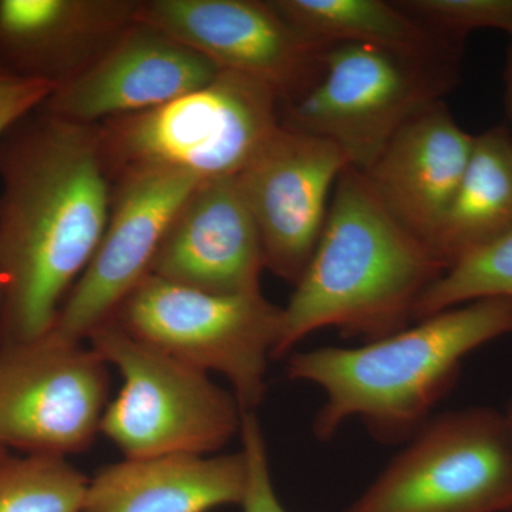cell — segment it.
<instances>
[{
  "instance_id": "21",
  "label": "cell",
  "mask_w": 512,
  "mask_h": 512,
  "mask_svg": "<svg viewBox=\"0 0 512 512\" xmlns=\"http://www.w3.org/2000/svg\"><path fill=\"white\" fill-rule=\"evenodd\" d=\"M484 298L512 299V232L447 269L421 295L414 320Z\"/></svg>"
},
{
  "instance_id": "10",
  "label": "cell",
  "mask_w": 512,
  "mask_h": 512,
  "mask_svg": "<svg viewBox=\"0 0 512 512\" xmlns=\"http://www.w3.org/2000/svg\"><path fill=\"white\" fill-rule=\"evenodd\" d=\"M119 177L99 247L67 295L52 329L70 342L82 343L113 319L151 274L175 215L201 184L191 175L165 170L127 171Z\"/></svg>"
},
{
  "instance_id": "26",
  "label": "cell",
  "mask_w": 512,
  "mask_h": 512,
  "mask_svg": "<svg viewBox=\"0 0 512 512\" xmlns=\"http://www.w3.org/2000/svg\"><path fill=\"white\" fill-rule=\"evenodd\" d=\"M504 414L505 426H507L508 436H510L511 444H512V403L510 407H508L507 412Z\"/></svg>"
},
{
  "instance_id": "4",
  "label": "cell",
  "mask_w": 512,
  "mask_h": 512,
  "mask_svg": "<svg viewBox=\"0 0 512 512\" xmlns=\"http://www.w3.org/2000/svg\"><path fill=\"white\" fill-rule=\"evenodd\" d=\"M97 127L110 174L165 170L207 183L244 173L281 127V96L252 77L220 72L170 103Z\"/></svg>"
},
{
  "instance_id": "3",
  "label": "cell",
  "mask_w": 512,
  "mask_h": 512,
  "mask_svg": "<svg viewBox=\"0 0 512 512\" xmlns=\"http://www.w3.org/2000/svg\"><path fill=\"white\" fill-rule=\"evenodd\" d=\"M447 266L384 208L365 174H340L308 268L282 308L274 357L318 330L366 342L409 326L424 292Z\"/></svg>"
},
{
  "instance_id": "16",
  "label": "cell",
  "mask_w": 512,
  "mask_h": 512,
  "mask_svg": "<svg viewBox=\"0 0 512 512\" xmlns=\"http://www.w3.org/2000/svg\"><path fill=\"white\" fill-rule=\"evenodd\" d=\"M140 3L0 0V62L59 87L136 25Z\"/></svg>"
},
{
  "instance_id": "25",
  "label": "cell",
  "mask_w": 512,
  "mask_h": 512,
  "mask_svg": "<svg viewBox=\"0 0 512 512\" xmlns=\"http://www.w3.org/2000/svg\"><path fill=\"white\" fill-rule=\"evenodd\" d=\"M505 103H507L508 116L512 123V40L508 50L507 67H505Z\"/></svg>"
},
{
  "instance_id": "18",
  "label": "cell",
  "mask_w": 512,
  "mask_h": 512,
  "mask_svg": "<svg viewBox=\"0 0 512 512\" xmlns=\"http://www.w3.org/2000/svg\"><path fill=\"white\" fill-rule=\"evenodd\" d=\"M512 232V133L478 134L466 173L431 249L447 268Z\"/></svg>"
},
{
  "instance_id": "13",
  "label": "cell",
  "mask_w": 512,
  "mask_h": 512,
  "mask_svg": "<svg viewBox=\"0 0 512 512\" xmlns=\"http://www.w3.org/2000/svg\"><path fill=\"white\" fill-rule=\"evenodd\" d=\"M220 72L200 53L137 20L103 55L56 87L40 109L99 126L170 103Z\"/></svg>"
},
{
  "instance_id": "24",
  "label": "cell",
  "mask_w": 512,
  "mask_h": 512,
  "mask_svg": "<svg viewBox=\"0 0 512 512\" xmlns=\"http://www.w3.org/2000/svg\"><path fill=\"white\" fill-rule=\"evenodd\" d=\"M56 87L49 80L13 72L0 62V138L39 110Z\"/></svg>"
},
{
  "instance_id": "22",
  "label": "cell",
  "mask_w": 512,
  "mask_h": 512,
  "mask_svg": "<svg viewBox=\"0 0 512 512\" xmlns=\"http://www.w3.org/2000/svg\"><path fill=\"white\" fill-rule=\"evenodd\" d=\"M396 5L448 39L464 42L474 30L493 29L512 40V0H403Z\"/></svg>"
},
{
  "instance_id": "27",
  "label": "cell",
  "mask_w": 512,
  "mask_h": 512,
  "mask_svg": "<svg viewBox=\"0 0 512 512\" xmlns=\"http://www.w3.org/2000/svg\"><path fill=\"white\" fill-rule=\"evenodd\" d=\"M0 313H2V299H0Z\"/></svg>"
},
{
  "instance_id": "12",
  "label": "cell",
  "mask_w": 512,
  "mask_h": 512,
  "mask_svg": "<svg viewBox=\"0 0 512 512\" xmlns=\"http://www.w3.org/2000/svg\"><path fill=\"white\" fill-rule=\"evenodd\" d=\"M350 167L335 144L278 128L239 183L261 237L265 266L296 285L311 262L340 174Z\"/></svg>"
},
{
  "instance_id": "11",
  "label": "cell",
  "mask_w": 512,
  "mask_h": 512,
  "mask_svg": "<svg viewBox=\"0 0 512 512\" xmlns=\"http://www.w3.org/2000/svg\"><path fill=\"white\" fill-rule=\"evenodd\" d=\"M137 20L200 53L221 72L268 84L281 101L313 82L326 46L292 28L272 2L259 0H153L140 3Z\"/></svg>"
},
{
  "instance_id": "1",
  "label": "cell",
  "mask_w": 512,
  "mask_h": 512,
  "mask_svg": "<svg viewBox=\"0 0 512 512\" xmlns=\"http://www.w3.org/2000/svg\"><path fill=\"white\" fill-rule=\"evenodd\" d=\"M0 138V335L30 342L55 326L111 210L99 127L39 109Z\"/></svg>"
},
{
  "instance_id": "14",
  "label": "cell",
  "mask_w": 512,
  "mask_h": 512,
  "mask_svg": "<svg viewBox=\"0 0 512 512\" xmlns=\"http://www.w3.org/2000/svg\"><path fill=\"white\" fill-rule=\"evenodd\" d=\"M266 269L258 227L238 177L201 183L191 192L158 249L151 274L217 293L261 292Z\"/></svg>"
},
{
  "instance_id": "8",
  "label": "cell",
  "mask_w": 512,
  "mask_h": 512,
  "mask_svg": "<svg viewBox=\"0 0 512 512\" xmlns=\"http://www.w3.org/2000/svg\"><path fill=\"white\" fill-rule=\"evenodd\" d=\"M345 512H512V444L487 406L433 416Z\"/></svg>"
},
{
  "instance_id": "2",
  "label": "cell",
  "mask_w": 512,
  "mask_h": 512,
  "mask_svg": "<svg viewBox=\"0 0 512 512\" xmlns=\"http://www.w3.org/2000/svg\"><path fill=\"white\" fill-rule=\"evenodd\" d=\"M511 333L512 299H477L356 348L295 353L286 375L325 393L313 421L319 441L359 419L376 441L407 443L456 386L464 359Z\"/></svg>"
},
{
  "instance_id": "6",
  "label": "cell",
  "mask_w": 512,
  "mask_h": 512,
  "mask_svg": "<svg viewBox=\"0 0 512 512\" xmlns=\"http://www.w3.org/2000/svg\"><path fill=\"white\" fill-rule=\"evenodd\" d=\"M87 339L121 376L100 433L124 458L207 456L241 431L244 412L238 400L208 373L137 339L114 319Z\"/></svg>"
},
{
  "instance_id": "19",
  "label": "cell",
  "mask_w": 512,
  "mask_h": 512,
  "mask_svg": "<svg viewBox=\"0 0 512 512\" xmlns=\"http://www.w3.org/2000/svg\"><path fill=\"white\" fill-rule=\"evenodd\" d=\"M282 18L319 45L359 43L420 57H460L464 42L421 25L396 2L271 0Z\"/></svg>"
},
{
  "instance_id": "5",
  "label": "cell",
  "mask_w": 512,
  "mask_h": 512,
  "mask_svg": "<svg viewBox=\"0 0 512 512\" xmlns=\"http://www.w3.org/2000/svg\"><path fill=\"white\" fill-rule=\"evenodd\" d=\"M458 66L460 57L326 45L313 82L281 101V124L335 144L350 167L366 173L407 121L456 87Z\"/></svg>"
},
{
  "instance_id": "7",
  "label": "cell",
  "mask_w": 512,
  "mask_h": 512,
  "mask_svg": "<svg viewBox=\"0 0 512 512\" xmlns=\"http://www.w3.org/2000/svg\"><path fill=\"white\" fill-rule=\"evenodd\" d=\"M113 319L185 365L224 376L242 412L264 400L282 308L262 293L217 295L148 275Z\"/></svg>"
},
{
  "instance_id": "9",
  "label": "cell",
  "mask_w": 512,
  "mask_h": 512,
  "mask_svg": "<svg viewBox=\"0 0 512 512\" xmlns=\"http://www.w3.org/2000/svg\"><path fill=\"white\" fill-rule=\"evenodd\" d=\"M109 397L107 363L92 348L50 330L0 349V458L66 457L90 446Z\"/></svg>"
},
{
  "instance_id": "15",
  "label": "cell",
  "mask_w": 512,
  "mask_h": 512,
  "mask_svg": "<svg viewBox=\"0 0 512 512\" xmlns=\"http://www.w3.org/2000/svg\"><path fill=\"white\" fill-rule=\"evenodd\" d=\"M474 140L439 101L407 121L363 173L394 220L430 248L466 173Z\"/></svg>"
},
{
  "instance_id": "17",
  "label": "cell",
  "mask_w": 512,
  "mask_h": 512,
  "mask_svg": "<svg viewBox=\"0 0 512 512\" xmlns=\"http://www.w3.org/2000/svg\"><path fill=\"white\" fill-rule=\"evenodd\" d=\"M247 483L242 450L221 456L124 458L90 480L82 512H211L241 505Z\"/></svg>"
},
{
  "instance_id": "23",
  "label": "cell",
  "mask_w": 512,
  "mask_h": 512,
  "mask_svg": "<svg viewBox=\"0 0 512 512\" xmlns=\"http://www.w3.org/2000/svg\"><path fill=\"white\" fill-rule=\"evenodd\" d=\"M242 448L248 464V483L242 500L244 512H288L279 501L271 470H269L268 450L261 424L255 412L242 414L241 431Z\"/></svg>"
},
{
  "instance_id": "20",
  "label": "cell",
  "mask_w": 512,
  "mask_h": 512,
  "mask_svg": "<svg viewBox=\"0 0 512 512\" xmlns=\"http://www.w3.org/2000/svg\"><path fill=\"white\" fill-rule=\"evenodd\" d=\"M90 480L62 456L0 458V512H82Z\"/></svg>"
}]
</instances>
